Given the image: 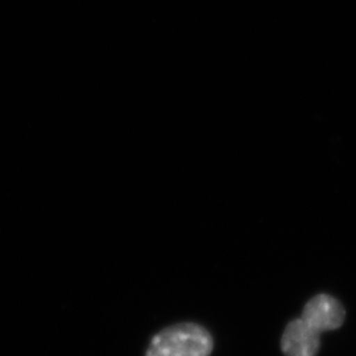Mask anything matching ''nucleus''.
<instances>
[{
	"instance_id": "2",
	"label": "nucleus",
	"mask_w": 356,
	"mask_h": 356,
	"mask_svg": "<svg viewBox=\"0 0 356 356\" xmlns=\"http://www.w3.org/2000/svg\"><path fill=\"white\" fill-rule=\"evenodd\" d=\"M214 338L204 326L195 322H179L153 335L145 356H210Z\"/></svg>"
},
{
	"instance_id": "1",
	"label": "nucleus",
	"mask_w": 356,
	"mask_h": 356,
	"mask_svg": "<svg viewBox=\"0 0 356 356\" xmlns=\"http://www.w3.org/2000/svg\"><path fill=\"white\" fill-rule=\"evenodd\" d=\"M346 321L343 304L330 294H317L304 306L302 314L286 325L280 339L284 356H317L321 335L341 329Z\"/></svg>"
}]
</instances>
